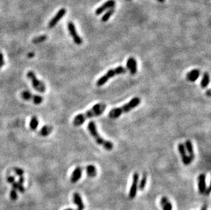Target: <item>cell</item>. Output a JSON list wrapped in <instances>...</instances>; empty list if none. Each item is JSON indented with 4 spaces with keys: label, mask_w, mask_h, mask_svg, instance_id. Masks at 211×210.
Here are the masks:
<instances>
[{
    "label": "cell",
    "mask_w": 211,
    "mask_h": 210,
    "mask_svg": "<svg viewBox=\"0 0 211 210\" xmlns=\"http://www.w3.org/2000/svg\"><path fill=\"white\" fill-rule=\"evenodd\" d=\"M107 106L104 103H97L94 105L90 109L88 110L85 113H81L76 115L73 119V124L75 126H80L85 122V120L90 119L92 117H98V116L102 115L105 111Z\"/></svg>",
    "instance_id": "cell-1"
},
{
    "label": "cell",
    "mask_w": 211,
    "mask_h": 210,
    "mask_svg": "<svg viewBox=\"0 0 211 210\" xmlns=\"http://www.w3.org/2000/svg\"><path fill=\"white\" fill-rule=\"evenodd\" d=\"M141 103V99L138 97H135L132 98L131 101L127 102L122 107L114 108L111 109L109 113V117L111 119H117L124 114V113L130 112L133 108H136Z\"/></svg>",
    "instance_id": "cell-2"
},
{
    "label": "cell",
    "mask_w": 211,
    "mask_h": 210,
    "mask_svg": "<svg viewBox=\"0 0 211 210\" xmlns=\"http://www.w3.org/2000/svg\"><path fill=\"white\" fill-rule=\"evenodd\" d=\"M88 129L90 135L94 138V139H95L98 145L102 146L105 150L107 151H111L113 150V143L109 141L105 140V138L99 135L97 128H96V126L94 121H90V122H89L88 125Z\"/></svg>",
    "instance_id": "cell-3"
},
{
    "label": "cell",
    "mask_w": 211,
    "mask_h": 210,
    "mask_svg": "<svg viewBox=\"0 0 211 210\" xmlns=\"http://www.w3.org/2000/svg\"><path fill=\"white\" fill-rule=\"evenodd\" d=\"M126 72V68L123 66H122V65H120V66H118L115 68H113V69L108 70L105 75L102 76L101 78H98L97 81H96V84L98 87H101V86L105 85L111 78L115 77V76H117V75L125 74Z\"/></svg>",
    "instance_id": "cell-4"
},
{
    "label": "cell",
    "mask_w": 211,
    "mask_h": 210,
    "mask_svg": "<svg viewBox=\"0 0 211 210\" xmlns=\"http://www.w3.org/2000/svg\"><path fill=\"white\" fill-rule=\"evenodd\" d=\"M27 77L32 81V84L33 87L34 88L35 90L40 93H44L46 91V86L44 82L41 81L36 76L34 72L29 71L27 73Z\"/></svg>",
    "instance_id": "cell-5"
},
{
    "label": "cell",
    "mask_w": 211,
    "mask_h": 210,
    "mask_svg": "<svg viewBox=\"0 0 211 210\" xmlns=\"http://www.w3.org/2000/svg\"><path fill=\"white\" fill-rule=\"evenodd\" d=\"M67 26H68V30L70 33V35L71 36V37L73 38V41H74L75 44H77V45H81L83 43V40L79 36L77 30H76V27L74 23H73V22H68Z\"/></svg>",
    "instance_id": "cell-6"
},
{
    "label": "cell",
    "mask_w": 211,
    "mask_h": 210,
    "mask_svg": "<svg viewBox=\"0 0 211 210\" xmlns=\"http://www.w3.org/2000/svg\"><path fill=\"white\" fill-rule=\"evenodd\" d=\"M138 181H139V174L137 173H135L133 176V181L132 184L129 190V196L130 199H134L137 195V189H138Z\"/></svg>",
    "instance_id": "cell-7"
},
{
    "label": "cell",
    "mask_w": 211,
    "mask_h": 210,
    "mask_svg": "<svg viewBox=\"0 0 211 210\" xmlns=\"http://www.w3.org/2000/svg\"><path fill=\"white\" fill-rule=\"evenodd\" d=\"M66 13H67V10L65 8L60 9V11L57 12V14L53 17V18H52V19L49 21L48 27H49V28H53V27H55V25H57V23L62 19Z\"/></svg>",
    "instance_id": "cell-8"
},
{
    "label": "cell",
    "mask_w": 211,
    "mask_h": 210,
    "mask_svg": "<svg viewBox=\"0 0 211 210\" xmlns=\"http://www.w3.org/2000/svg\"><path fill=\"white\" fill-rule=\"evenodd\" d=\"M178 151L180 154V156H181L182 163H184L185 165H189V164L191 163L192 161L191 160L189 156H188L184 144L180 143L178 146Z\"/></svg>",
    "instance_id": "cell-9"
},
{
    "label": "cell",
    "mask_w": 211,
    "mask_h": 210,
    "mask_svg": "<svg viewBox=\"0 0 211 210\" xmlns=\"http://www.w3.org/2000/svg\"><path fill=\"white\" fill-rule=\"evenodd\" d=\"M126 68L129 70L131 75H135L137 71V61L134 57H129L126 62Z\"/></svg>",
    "instance_id": "cell-10"
},
{
    "label": "cell",
    "mask_w": 211,
    "mask_h": 210,
    "mask_svg": "<svg viewBox=\"0 0 211 210\" xmlns=\"http://www.w3.org/2000/svg\"><path fill=\"white\" fill-rule=\"evenodd\" d=\"M115 4H116V2L114 0H109V1L106 2L103 5H102V6L100 7H98V8L96 10L95 14L96 15H100L102 14L103 12L107 11V10L112 8H113L114 6H115Z\"/></svg>",
    "instance_id": "cell-11"
},
{
    "label": "cell",
    "mask_w": 211,
    "mask_h": 210,
    "mask_svg": "<svg viewBox=\"0 0 211 210\" xmlns=\"http://www.w3.org/2000/svg\"><path fill=\"white\" fill-rule=\"evenodd\" d=\"M206 175L204 174H200L198 177V190L200 194H204L206 189Z\"/></svg>",
    "instance_id": "cell-12"
},
{
    "label": "cell",
    "mask_w": 211,
    "mask_h": 210,
    "mask_svg": "<svg viewBox=\"0 0 211 210\" xmlns=\"http://www.w3.org/2000/svg\"><path fill=\"white\" fill-rule=\"evenodd\" d=\"M200 70L198 69H194L191 70L187 73L186 75V78L188 81L195 82L198 79V78L200 76Z\"/></svg>",
    "instance_id": "cell-13"
},
{
    "label": "cell",
    "mask_w": 211,
    "mask_h": 210,
    "mask_svg": "<svg viewBox=\"0 0 211 210\" xmlns=\"http://www.w3.org/2000/svg\"><path fill=\"white\" fill-rule=\"evenodd\" d=\"M82 173H83V169L81 168V166H77V167H76L73 172L72 175H71V178H70L71 182L73 184L77 182L81 178Z\"/></svg>",
    "instance_id": "cell-14"
},
{
    "label": "cell",
    "mask_w": 211,
    "mask_h": 210,
    "mask_svg": "<svg viewBox=\"0 0 211 210\" xmlns=\"http://www.w3.org/2000/svg\"><path fill=\"white\" fill-rule=\"evenodd\" d=\"M73 202H74V203L78 207L77 210L84 209V204H83V202L82 201V199H81V195L78 192H75V193L73 194Z\"/></svg>",
    "instance_id": "cell-15"
},
{
    "label": "cell",
    "mask_w": 211,
    "mask_h": 210,
    "mask_svg": "<svg viewBox=\"0 0 211 210\" xmlns=\"http://www.w3.org/2000/svg\"><path fill=\"white\" fill-rule=\"evenodd\" d=\"M185 149L188 153V156H189L191 160L193 162L195 158V153L194 150V147H193V144L191 141L188 140L185 142Z\"/></svg>",
    "instance_id": "cell-16"
},
{
    "label": "cell",
    "mask_w": 211,
    "mask_h": 210,
    "mask_svg": "<svg viewBox=\"0 0 211 210\" xmlns=\"http://www.w3.org/2000/svg\"><path fill=\"white\" fill-rule=\"evenodd\" d=\"M160 204L162 207L163 210H172V205L171 202L166 196L162 197L160 201Z\"/></svg>",
    "instance_id": "cell-17"
},
{
    "label": "cell",
    "mask_w": 211,
    "mask_h": 210,
    "mask_svg": "<svg viewBox=\"0 0 211 210\" xmlns=\"http://www.w3.org/2000/svg\"><path fill=\"white\" fill-rule=\"evenodd\" d=\"M86 173L89 178H95L97 175V169L92 164L86 166Z\"/></svg>",
    "instance_id": "cell-18"
},
{
    "label": "cell",
    "mask_w": 211,
    "mask_h": 210,
    "mask_svg": "<svg viewBox=\"0 0 211 210\" xmlns=\"http://www.w3.org/2000/svg\"><path fill=\"white\" fill-rule=\"evenodd\" d=\"M53 130V128L51 126L45 125L43 126L41 129H40L39 134L40 135H41L42 136H47L48 135H49L52 132Z\"/></svg>",
    "instance_id": "cell-19"
},
{
    "label": "cell",
    "mask_w": 211,
    "mask_h": 210,
    "mask_svg": "<svg viewBox=\"0 0 211 210\" xmlns=\"http://www.w3.org/2000/svg\"><path fill=\"white\" fill-rule=\"evenodd\" d=\"M210 83V75L208 72H204L203 77L201 81L200 85L202 88H206Z\"/></svg>",
    "instance_id": "cell-20"
},
{
    "label": "cell",
    "mask_w": 211,
    "mask_h": 210,
    "mask_svg": "<svg viewBox=\"0 0 211 210\" xmlns=\"http://www.w3.org/2000/svg\"><path fill=\"white\" fill-rule=\"evenodd\" d=\"M39 120H38V117L36 116H33L31 118V120H30L29 123V128L32 130H36L39 126Z\"/></svg>",
    "instance_id": "cell-21"
},
{
    "label": "cell",
    "mask_w": 211,
    "mask_h": 210,
    "mask_svg": "<svg viewBox=\"0 0 211 210\" xmlns=\"http://www.w3.org/2000/svg\"><path fill=\"white\" fill-rule=\"evenodd\" d=\"M147 178H148V176H147V174L146 173H144L143 174V176H142V178L141 179L140 182H139V187L138 188L139 189V190H144V188H146V184H147Z\"/></svg>",
    "instance_id": "cell-22"
},
{
    "label": "cell",
    "mask_w": 211,
    "mask_h": 210,
    "mask_svg": "<svg viewBox=\"0 0 211 210\" xmlns=\"http://www.w3.org/2000/svg\"><path fill=\"white\" fill-rule=\"evenodd\" d=\"M12 188L16 190H19L21 193H24L25 191L23 184H20L18 181H14V183L12 184Z\"/></svg>",
    "instance_id": "cell-23"
},
{
    "label": "cell",
    "mask_w": 211,
    "mask_h": 210,
    "mask_svg": "<svg viewBox=\"0 0 211 210\" xmlns=\"http://www.w3.org/2000/svg\"><path fill=\"white\" fill-rule=\"evenodd\" d=\"M48 38V36L47 35H42V36H39L38 37H36L34 38H33L32 42L34 44H39V43H41L45 42V40H47Z\"/></svg>",
    "instance_id": "cell-24"
},
{
    "label": "cell",
    "mask_w": 211,
    "mask_h": 210,
    "mask_svg": "<svg viewBox=\"0 0 211 210\" xmlns=\"http://www.w3.org/2000/svg\"><path fill=\"white\" fill-rule=\"evenodd\" d=\"M113 12H114V8H110V9H109L107 12H106V13L103 15V17H102V19H101V21H102L103 22H107L108 21V20L109 19V18H110L111 15H112L113 14Z\"/></svg>",
    "instance_id": "cell-25"
},
{
    "label": "cell",
    "mask_w": 211,
    "mask_h": 210,
    "mask_svg": "<svg viewBox=\"0 0 211 210\" xmlns=\"http://www.w3.org/2000/svg\"><path fill=\"white\" fill-rule=\"evenodd\" d=\"M21 98L23 99L26 100V101H30L32 100L33 96L32 93L31 92H29V91H24V92H23L21 93Z\"/></svg>",
    "instance_id": "cell-26"
},
{
    "label": "cell",
    "mask_w": 211,
    "mask_h": 210,
    "mask_svg": "<svg viewBox=\"0 0 211 210\" xmlns=\"http://www.w3.org/2000/svg\"><path fill=\"white\" fill-rule=\"evenodd\" d=\"M43 99H44V98H43V97L41 96L34 95L33 96L32 100L35 105H40V104H41L43 102Z\"/></svg>",
    "instance_id": "cell-27"
},
{
    "label": "cell",
    "mask_w": 211,
    "mask_h": 210,
    "mask_svg": "<svg viewBox=\"0 0 211 210\" xmlns=\"http://www.w3.org/2000/svg\"><path fill=\"white\" fill-rule=\"evenodd\" d=\"M10 196H11V199L12 200V201H16V200L18 199V194L16 190H14L12 188L11 192H10Z\"/></svg>",
    "instance_id": "cell-28"
},
{
    "label": "cell",
    "mask_w": 211,
    "mask_h": 210,
    "mask_svg": "<svg viewBox=\"0 0 211 210\" xmlns=\"http://www.w3.org/2000/svg\"><path fill=\"white\" fill-rule=\"evenodd\" d=\"M14 173H16L17 175H19V177L23 176L24 174V171L22 169H20V168H14Z\"/></svg>",
    "instance_id": "cell-29"
},
{
    "label": "cell",
    "mask_w": 211,
    "mask_h": 210,
    "mask_svg": "<svg viewBox=\"0 0 211 210\" xmlns=\"http://www.w3.org/2000/svg\"><path fill=\"white\" fill-rule=\"evenodd\" d=\"M4 65H5V62H4V55L2 53V52L0 51V69H1Z\"/></svg>",
    "instance_id": "cell-30"
},
{
    "label": "cell",
    "mask_w": 211,
    "mask_h": 210,
    "mask_svg": "<svg viewBox=\"0 0 211 210\" xmlns=\"http://www.w3.org/2000/svg\"><path fill=\"white\" fill-rule=\"evenodd\" d=\"M7 181H8V183L11 184L12 183H14V182L15 181L14 177H13V176H8L7 177Z\"/></svg>",
    "instance_id": "cell-31"
},
{
    "label": "cell",
    "mask_w": 211,
    "mask_h": 210,
    "mask_svg": "<svg viewBox=\"0 0 211 210\" xmlns=\"http://www.w3.org/2000/svg\"><path fill=\"white\" fill-rule=\"evenodd\" d=\"M24 181H25V179H24L23 177L21 176V177H19V180H18V182H19V183H20V184H23Z\"/></svg>",
    "instance_id": "cell-32"
},
{
    "label": "cell",
    "mask_w": 211,
    "mask_h": 210,
    "mask_svg": "<svg viewBox=\"0 0 211 210\" xmlns=\"http://www.w3.org/2000/svg\"><path fill=\"white\" fill-rule=\"evenodd\" d=\"M210 187H208V188H206V189L204 194H206V195H208V194H210Z\"/></svg>",
    "instance_id": "cell-33"
},
{
    "label": "cell",
    "mask_w": 211,
    "mask_h": 210,
    "mask_svg": "<svg viewBox=\"0 0 211 210\" xmlns=\"http://www.w3.org/2000/svg\"><path fill=\"white\" fill-rule=\"evenodd\" d=\"M34 53H29L28 54V57L29 58H32V57H34Z\"/></svg>",
    "instance_id": "cell-34"
},
{
    "label": "cell",
    "mask_w": 211,
    "mask_h": 210,
    "mask_svg": "<svg viewBox=\"0 0 211 210\" xmlns=\"http://www.w3.org/2000/svg\"><path fill=\"white\" fill-rule=\"evenodd\" d=\"M207 209H208L207 205H204L202 207V209H201V210H207Z\"/></svg>",
    "instance_id": "cell-35"
},
{
    "label": "cell",
    "mask_w": 211,
    "mask_h": 210,
    "mask_svg": "<svg viewBox=\"0 0 211 210\" xmlns=\"http://www.w3.org/2000/svg\"><path fill=\"white\" fill-rule=\"evenodd\" d=\"M206 94L208 96V97H210V90H208L207 92H206Z\"/></svg>",
    "instance_id": "cell-36"
},
{
    "label": "cell",
    "mask_w": 211,
    "mask_h": 210,
    "mask_svg": "<svg viewBox=\"0 0 211 210\" xmlns=\"http://www.w3.org/2000/svg\"><path fill=\"white\" fill-rule=\"evenodd\" d=\"M157 1H158L159 2H161V3H163V2H164L166 0H157Z\"/></svg>",
    "instance_id": "cell-37"
},
{
    "label": "cell",
    "mask_w": 211,
    "mask_h": 210,
    "mask_svg": "<svg viewBox=\"0 0 211 210\" xmlns=\"http://www.w3.org/2000/svg\"><path fill=\"white\" fill-rule=\"evenodd\" d=\"M64 210H75V209H71V208H67V209H66Z\"/></svg>",
    "instance_id": "cell-38"
}]
</instances>
